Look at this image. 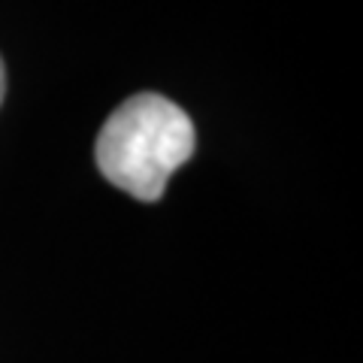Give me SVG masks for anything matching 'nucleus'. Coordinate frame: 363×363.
<instances>
[{
  "label": "nucleus",
  "instance_id": "f03ea898",
  "mask_svg": "<svg viewBox=\"0 0 363 363\" xmlns=\"http://www.w3.org/2000/svg\"><path fill=\"white\" fill-rule=\"evenodd\" d=\"M4 94H6V67L4 58H0V104H4Z\"/></svg>",
  "mask_w": 363,
  "mask_h": 363
},
{
  "label": "nucleus",
  "instance_id": "f257e3e1",
  "mask_svg": "<svg viewBox=\"0 0 363 363\" xmlns=\"http://www.w3.org/2000/svg\"><path fill=\"white\" fill-rule=\"evenodd\" d=\"M197 133L188 112L161 94H133L97 136V167L109 185L143 203H157L169 176L194 155Z\"/></svg>",
  "mask_w": 363,
  "mask_h": 363
}]
</instances>
